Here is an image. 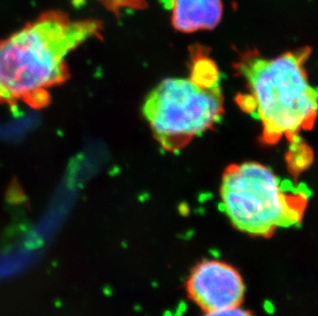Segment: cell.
Here are the masks:
<instances>
[{"instance_id": "1", "label": "cell", "mask_w": 318, "mask_h": 316, "mask_svg": "<svg viewBox=\"0 0 318 316\" xmlns=\"http://www.w3.org/2000/svg\"><path fill=\"white\" fill-rule=\"evenodd\" d=\"M100 30L97 21L48 13L0 40V103L44 107L50 89L68 77V54Z\"/></svg>"}, {"instance_id": "2", "label": "cell", "mask_w": 318, "mask_h": 316, "mask_svg": "<svg viewBox=\"0 0 318 316\" xmlns=\"http://www.w3.org/2000/svg\"><path fill=\"white\" fill-rule=\"evenodd\" d=\"M308 46L274 58L256 52L242 54L235 68L246 81L248 93L237 103L263 125L261 139L275 144L282 138L296 141L302 130L311 129L318 115V88L308 80L304 64Z\"/></svg>"}, {"instance_id": "3", "label": "cell", "mask_w": 318, "mask_h": 316, "mask_svg": "<svg viewBox=\"0 0 318 316\" xmlns=\"http://www.w3.org/2000/svg\"><path fill=\"white\" fill-rule=\"evenodd\" d=\"M188 78H166L146 97L143 114L164 150L183 149L223 113L220 73L203 46L191 50Z\"/></svg>"}, {"instance_id": "4", "label": "cell", "mask_w": 318, "mask_h": 316, "mask_svg": "<svg viewBox=\"0 0 318 316\" xmlns=\"http://www.w3.org/2000/svg\"><path fill=\"white\" fill-rule=\"evenodd\" d=\"M219 194L220 210L236 229L264 237L301 224L309 198L304 185L282 181L256 162L228 166Z\"/></svg>"}, {"instance_id": "5", "label": "cell", "mask_w": 318, "mask_h": 316, "mask_svg": "<svg viewBox=\"0 0 318 316\" xmlns=\"http://www.w3.org/2000/svg\"><path fill=\"white\" fill-rule=\"evenodd\" d=\"M192 299L206 312L239 306L244 297V282L240 273L221 261L208 260L198 264L188 281Z\"/></svg>"}, {"instance_id": "6", "label": "cell", "mask_w": 318, "mask_h": 316, "mask_svg": "<svg viewBox=\"0 0 318 316\" xmlns=\"http://www.w3.org/2000/svg\"><path fill=\"white\" fill-rule=\"evenodd\" d=\"M164 3L172 11V26L183 33L211 30L221 19V0H164Z\"/></svg>"}, {"instance_id": "7", "label": "cell", "mask_w": 318, "mask_h": 316, "mask_svg": "<svg viewBox=\"0 0 318 316\" xmlns=\"http://www.w3.org/2000/svg\"><path fill=\"white\" fill-rule=\"evenodd\" d=\"M204 316H252L248 311L242 309L239 306L228 308V309L218 310V311L206 312Z\"/></svg>"}]
</instances>
